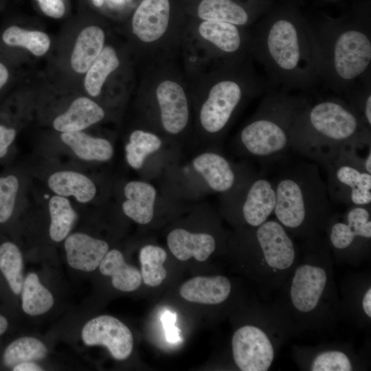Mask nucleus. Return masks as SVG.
<instances>
[{"mask_svg":"<svg viewBox=\"0 0 371 371\" xmlns=\"http://www.w3.org/2000/svg\"><path fill=\"white\" fill-rule=\"evenodd\" d=\"M273 181L276 219L293 238L306 240L321 236L333 212L318 164L297 163Z\"/></svg>","mask_w":371,"mask_h":371,"instance_id":"20e7f679","label":"nucleus"},{"mask_svg":"<svg viewBox=\"0 0 371 371\" xmlns=\"http://www.w3.org/2000/svg\"><path fill=\"white\" fill-rule=\"evenodd\" d=\"M166 258V251L160 247L148 245L141 249V275L145 284L157 286L161 284L167 276V271L163 265Z\"/></svg>","mask_w":371,"mask_h":371,"instance_id":"72a5a7b5","label":"nucleus"},{"mask_svg":"<svg viewBox=\"0 0 371 371\" xmlns=\"http://www.w3.org/2000/svg\"><path fill=\"white\" fill-rule=\"evenodd\" d=\"M304 242V254L279 289L277 302L297 330L328 326L341 315L334 258L321 236Z\"/></svg>","mask_w":371,"mask_h":371,"instance_id":"f03ea898","label":"nucleus"},{"mask_svg":"<svg viewBox=\"0 0 371 371\" xmlns=\"http://www.w3.org/2000/svg\"><path fill=\"white\" fill-rule=\"evenodd\" d=\"M67 260L76 269L90 272L94 271L109 251L104 240L83 233L67 236L65 241Z\"/></svg>","mask_w":371,"mask_h":371,"instance_id":"f3484780","label":"nucleus"},{"mask_svg":"<svg viewBox=\"0 0 371 371\" xmlns=\"http://www.w3.org/2000/svg\"><path fill=\"white\" fill-rule=\"evenodd\" d=\"M93 4L97 7H100L103 4V0H92Z\"/></svg>","mask_w":371,"mask_h":371,"instance_id":"49530a36","label":"nucleus"},{"mask_svg":"<svg viewBox=\"0 0 371 371\" xmlns=\"http://www.w3.org/2000/svg\"><path fill=\"white\" fill-rule=\"evenodd\" d=\"M265 81L256 78L244 85L236 78H223L210 89L200 112L203 128L215 134L222 131L230 121L236 109L248 93L265 92Z\"/></svg>","mask_w":371,"mask_h":371,"instance_id":"9d476101","label":"nucleus"},{"mask_svg":"<svg viewBox=\"0 0 371 371\" xmlns=\"http://www.w3.org/2000/svg\"><path fill=\"white\" fill-rule=\"evenodd\" d=\"M348 102L357 110L366 124L371 128V84L366 82L347 96Z\"/></svg>","mask_w":371,"mask_h":371,"instance_id":"58836bf2","label":"nucleus"},{"mask_svg":"<svg viewBox=\"0 0 371 371\" xmlns=\"http://www.w3.org/2000/svg\"><path fill=\"white\" fill-rule=\"evenodd\" d=\"M8 326V322L5 317L0 315V336L6 330Z\"/></svg>","mask_w":371,"mask_h":371,"instance_id":"a18cd8bd","label":"nucleus"},{"mask_svg":"<svg viewBox=\"0 0 371 371\" xmlns=\"http://www.w3.org/2000/svg\"><path fill=\"white\" fill-rule=\"evenodd\" d=\"M43 12L52 18L59 19L65 14L63 0H36Z\"/></svg>","mask_w":371,"mask_h":371,"instance_id":"a19ab883","label":"nucleus"},{"mask_svg":"<svg viewBox=\"0 0 371 371\" xmlns=\"http://www.w3.org/2000/svg\"><path fill=\"white\" fill-rule=\"evenodd\" d=\"M120 61L115 50L111 46L104 47L93 62L85 78L84 85L87 93L98 96L108 76L119 66Z\"/></svg>","mask_w":371,"mask_h":371,"instance_id":"7c9ffc66","label":"nucleus"},{"mask_svg":"<svg viewBox=\"0 0 371 371\" xmlns=\"http://www.w3.org/2000/svg\"><path fill=\"white\" fill-rule=\"evenodd\" d=\"M156 96L164 129L170 134L181 132L189 118L188 101L182 87L176 82L164 80L158 85Z\"/></svg>","mask_w":371,"mask_h":371,"instance_id":"2eb2a0df","label":"nucleus"},{"mask_svg":"<svg viewBox=\"0 0 371 371\" xmlns=\"http://www.w3.org/2000/svg\"><path fill=\"white\" fill-rule=\"evenodd\" d=\"M293 355L296 363L304 370L352 371L362 368V361L348 346L297 347Z\"/></svg>","mask_w":371,"mask_h":371,"instance_id":"ddd939ff","label":"nucleus"},{"mask_svg":"<svg viewBox=\"0 0 371 371\" xmlns=\"http://www.w3.org/2000/svg\"><path fill=\"white\" fill-rule=\"evenodd\" d=\"M104 117V112L100 105L88 98L80 97L72 102L65 113L54 119L53 126L62 133L80 131L100 122Z\"/></svg>","mask_w":371,"mask_h":371,"instance_id":"5701e85b","label":"nucleus"},{"mask_svg":"<svg viewBox=\"0 0 371 371\" xmlns=\"http://www.w3.org/2000/svg\"><path fill=\"white\" fill-rule=\"evenodd\" d=\"M103 30L95 25L83 29L79 34L71 56L72 69L77 73L87 72L104 47Z\"/></svg>","mask_w":371,"mask_h":371,"instance_id":"a878e982","label":"nucleus"},{"mask_svg":"<svg viewBox=\"0 0 371 371\" xmlns=\"http://www.w3.org/2000/svg\"><path fill=\"white\" fill-rule=\"evenodd\" d=\"M14 371H41L43 368L36 363L32 362H23L14 366L12 368Z\"/></svg>","mask_w":371,"mask_h":371,"instance_id":"37998d69","label":"nucleus"},{"mask_svg":"<svg viewBox=\"0 0 371 371\" xmlns=\"http://www.w3.org/2000/svg\"><path fill=\"white\" fill-rule=\"evenodd\" d=\"M169 18V0H142L133 16V32L142 41H155L166 31Z\"/></svg>","mask_w":371,"mask_h":371,"instance_id":"dca6fc26","label":"nucleus"},{"mask_svg":"<svg viewBox=\"0 0 371 371\" xmlns=\"http://www.w3.org/2000/svg\"><path fill=\"white\" fill-rule=\"evenodd\" d=\"M49 212L50 238L55 242H60L67 237L72 229L77 218L76 213L66 197L57 194L49 201Z\"/></svg>","mask_w":371,"mask_h":371,"instance_id":"2f4dec72","label":"nucleus"},{"mask_svg":"<svg viewBox=\"0 0 371 371\" xmlns=\"http://www.w3.org/2000/svg\"><path fill=\"white\" fill-rule=\"evenodd\" d=\"M333 213L323 232L334 260L351 264L367 258L371 249V205L348 207Z\"/></svg>","mask_w":371,"mask_h":371,"instance_id":"1a4fd4ad","label":"nucleus"},{"mask_svg":"<svg viewBox=\"0 0 371 371\" xmlns=\"http://www.w3.org/2000/svg\"><path fill=\"white\" fill-rule=\"evenodd\" d=\"M256 280L264 291L280 289L297 263L300 252L293 238L275 218L250 227Z\"/></svg>","mask_w":371,"mask_h":371,"instance_id":"6e6552de","label":"nucleus"},{"mask_svg":"<svg viewBox=\"0 0 371 371\" xmlns=\"http://www.w3.org/2000/svg\"><path fill=\"white\" fill-rule=\"evenodd\" d=\"M203 39L225 54H236L243 45V36L238 25L221 21H204L199 27Z\"/></svg>","mask_w":371,"mask_h":371,"instance_id":"cd10ccee","label":"nucleus"},{"mask_svg":"<svg viewBox=\"0 0 371 371\" xmlns=\"http://www.w3.org/2000/svg\"><path fill=\"white\" fill-rule=\"evenodd\" d=\"M2 39L8 45L25 47L37 56L45 54L51 43L47 34L40 31H28L16 25L7 28Z\"/></svg>","mask_w":371,"mask_h":371,"instance_id":"e433bc0d","label":"nucleus"},{"mask_svg":"<svg viewBox=\"0 0 371 371\" xmlns=\"http://www.w3.org/2000/svg\"><path fill=\"white\" fill-rule=\"evenodd\" d=\"M231 291L230 280L224 276L218 275L196 276L181 286L179 293L188 302L216 305L225 302Z\"/></svg>","mask_w":371,"mask_h":371,"instance_id":"a211bd4d","label":"nucleus"},{"mask_svg":"<svg viewBox=\"0 0 371 371\" xmlns=\"http://www.w3.org/2000/svg\"><path fill=\"white\" fill-rule=\"evenodd\" d=\"M16 136V131L0 125V158L7 153L8 147L12 143Z\"/></svg>","mask_w":371,"mask_h":371,"instance_id":"79ce46f5","label":"nucleus"},{"mask_svg":"<svg viewBox=\"0 0 371 371\" xmlns=\"http://www.w3.org/2000/svg\"><path fill=\"white\" fill-rule=\"evenodd\" d=\"M49 188L57 195L74 196L80 203L92 200L96 193L94 183L85 175L71 170L58 171L50 175Z\"/></svg>","mask_w":371,"mask_h":371,"instance_id":"393cba45","label":"nucleus"},{"mask_svg":"<svg viewBox=\"0 0 371 371\" xmlns=\"http://www.w3.org/2000/svg\"><path fill=\"white\" fill-rule=\"evenodd\" d=\"M276 191L273 180L264 176L251 179L240 202L241 219L249 227L260 225L273 214Z\"/></svg>","mask_w":371,"mask_h":371,"instance_id":"4468645a","label":"nucleus"},{"mask_svg":"<svg viewBox=\"0 0 371 371\" xmlns=\"http://www.w3.org/2000/svg\"><path fill=\"white\" fill-rule=\"evenodd\" d=\"M81 335L85 344L105 346L119 361L127 359L133 350V338L130 329L111 315H100L89 320L82 328Z\"/></svg>","mask_w":371,"mask_h":371,"instance_id":"f8f14e48","label":"nucleus"},{"mask_svg":"<svg viewBox=\"0 0 371 371\" xmlns=\"http://www.w3.org/2000/svg\"><path fill=\"white\" fill-rule=\"evenodd\" d=\"M47 349L39 339L32 337H20L11 342L3 355V364L8 368L23 362H32L45 357Z\"/></svg>","mask_w":371,"mask_h":371,"instance_id":"473e14b6","label":"nucleus"},{"mask_svg":"<svg viewBox=\"0 0 371 371\" xmlns=\"http://www.w3.org/2000/svg\"><path fill=\"white\" fill-rule=\"evenodd\" d=\"M23 257L19 247L11 242L0 245V270L12 291L21 293L24 280Z\"/></svg>","mask_w":371,"mask_h":371,"instance_id":"f704fd0d","label":"nucleus"},{"mask_svg":"<svg viewBox=\"0 0 371 371\" xmlns=\"http://www.w3.org/2000/svg\"><path fill=\"white\" fill-rule=\"evenodd\" d=\"M161 144V140L156 135L142 130L134 131L125 147L128 165L136 170L141 168L147 156L159 150Z\"/></svg>","mask_w":371,"mask_h":371,"instance_id":"c9c22d12","label":"nucleus"},{"mask_svg":"<svg viewBox=\"0 0 371 371\" xmlns=\"http://www.w3.org/2000/svg\"><path fill=\"white\" fill-rule=\"evenodd\" d=\"M197 14L205 21L226 22L238 26L245 25L250 20L246 9L233 0H202Z\"/></svg>","mask_w":371,"mask_h":371,"instance_id":"c85d7f7f","label":"nucleus"},{"mask_svg":"<svg viewBox=\"0 0 371 371\" xmlns=\"http://www.w3.org/2000/svg\"><path fill=\"white\" fill-rule=\"evenodd\" d=\"M192 165L214 191L227 192L235 186L236 174L223 156L215 153H204L193 159Z\"/></svg>","mask_w":371,"mask_h":371,"instance_id":"412c9836","label":"nucleus"},{"mask_svg":"<svg viewBox=\"0 0 371 371\" xmlns=\"http://www.w3.org/2000/svg\"><path fill=\"white\" fill-rule=\"evenodd\" d=\"M340 302L341 314H346L361 326L368 325L371 319V284L368 277H355L346 283Z\"/></svg>","mask_w":371,"mask_h":371,"instance_id":"aec40b11","label":"nucleus"},{"mask_svg":"<svg viewBox=\"0 0 371 371\" xmlns=\"http://www.w3.org/2000/svg\"><path fill=\"white\" fill-rule=\"evenodd\" d=\"M320 80L346 97L370 80L371 30L368 24L333 21L315 30Z\"/></svg>","mask_w":371,"mask_h":371,"instance_id":"39448f33","label":"nucleus"},{"mask_svg":"<svg viewBox=\"0 0 371 371\" xmlns=\"http://www.w3.org/2000/svg\"><path fill=\"white\" fill-rule=\"evenodd\" d=\"M21 293L22 308L27 315H42L54 305L52 294L40 282L35 273H30L26 276Z\"/></svg>","mask_w":371,"mask_h":371,"instance_id":"c756f323","label":"nucleus"},{"mask_svg":"<svg viewBox=\"0 0 371 371\" xmlns=\"http://www.w3.org/2000/svg\"><path fill=\"white\" fill-rule=\"evenodd\" d=\"M9 73L5 66L0 63V89L5 84L8 79Z\"/></svg>","mask_w":371,"mask_h":371,"instance_id":"c03bdc74","label":"nucleus"},{"mask_svg":"<svg viewBox=\"0 0 371 371\" xmlns=\"http://www.w3.org/2000/svg\"><path fill=\"white\" fill-rule=\"evenodd\" d=\"M371 139V128L339 97L307 100L293 121L290 148L325 167L350 145Z\"/></svg>","mask_w":371,"mask_h":371,"instance_id":"7ed1b4c3","label":"nucleus"},{"mask_svg":"<svg viewBox=\"0 0 371 371\" xmlns=\"http://www.w3.org/2000/svg\"><path fill=\"white\" fill-rule=\"evenodd\" d=\"M161 320L164 328L166 340L172 344L180 341L179 330L175 325L177 320L175 313L166 311L162 315Z\"/></svg>","mask_w":371,"mask_h":371,"instance_id":"ea45409f","label":"nucleus"},{"mask_svg":"<svg viewBox=\"0 0 371 371\" xmlns=\"http://www.w3.org/2000/svg\"><path fill=\"white\" fill-rule=\"evenodd\" d=\"M101 273L112 278L111 282L117 290L130 292L137 289L142 282L141 272L135 267L128 265L121 251H109L99 265Z\"/></svg>","mask_w":371,"mask_h":371,"instance_id":"b1692460","label":"nucleus"},{"mask_svg":"<svg viewBox=\"0 0 371 371\" xmlns=\"http://www.w3.org/2000/svg\"><path fill=\"white\" fill-rule=\"evenodd\" d=\"M297 331L277 302L263 304L260 322L243 325L232 335L235 365L241 371L269 370L282 344Z\"/></svg>","mask_w":371,"mask_h":371,"instance_id":"0eeeda50","label":"nucleus"},{"mask_svg":"<svg viewBox=\"0 0 371 371\" xmlns=\"http://www.w3.org/2000/svg\"><path fill=\"white\" fill-rule=\"evenodd\" d=\"M19 186V180L14 175L0 177V223L12 216Z\"/></svg>","mask_w":371,"mask_h":371,"instance_id":"4c0bfd02","label":"nucleus"},{"mask_svg":"<svg viewBox=\"0 0 371 371\" xmlns=\"http://www.w3.org/2000/svg\"><path fill=\"white\" fill-rule=\"evenodd\" d=\"M126 199L122 203L124 213L136 223H149L154 216V205L157 191L147 182L131 181L124 190Z\"/></svg>","mask_w":371,"mask_h":371,"instance_id":"4be33fe9","label":"nucleus"},{"mask_svg":"<svg viewBox=\"0 0 371 371\" xmlns=\"http://www.w3.org/2000/svg\"><path fill=\"white\" fill-rule=\"evenodd\" d=\"M60 138L78 157L85 161H106L113 154L109 141L93 137L81 131L62 133Z\"/></svg>","mask_w":371,"mask_h":371,"instance_id":"bb28decb","label":"nucleus"},{"mask_svg":"<svg viewBox=\"0 0 371 371\" xmlns=\"http://www.w3.org/2000/svg\"><path fill=\"white\" fill-rule=\"evenodd\" d=\"M306 100L282 89L267 90L254 117L240 131L245 151L262 159L285 153L290 148L293 121Z\"/></svg>","mask_w":371,"mask_h":371,"instance_id":"423d86ee","label":"nucleus"},{"mask_svg":"<svg viewBox=\"0 0 371 371\" xmlns=\"http://www.w3.org/2000/svg\"><path fill=\"white\" fill-rule=\"evenodd\" d=\"M325 168L331 202L348 207L371 205V174L343 155Z\"/></svg>","mask_w":371,"mask_h":371,"instance_id":"9b49d317","label":"nucleus"},{"mask_svg":"<svg viewBox=\"0 0 371 371\" xmlns=\"http://www.w3.org/2000/svg\"><path fill=\"white\" fill-rule=\"evenodd\" d=\"M167 244L171 253L181 261L194 257L199 262H204L216 247L213 236L206 233H192L180 228L169 233Z\"/></svg>","mask_w":371,"mask_h":371,"instance_id":"6ab92c4d","label":"nucleus"},{"mask_svg":"<svg viewBox=\"0 0 371 371\" xmlns=\"http://www.w3.org/2000/svg\"><path fill=\"white\" fill-rule=\"evenodd\" d=\"M251 46L269 82L278 89L308 91L321 81L315 29L298 17L280 15L263 21Z\"/></svg>","mask_w":371,"mask_h":371,"instance_id":"f257e3e1","label":"nucleus"}]
</instances>
